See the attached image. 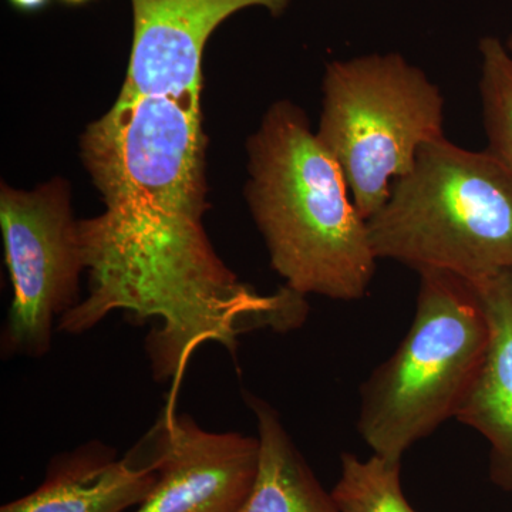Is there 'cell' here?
I'll use <instances>...</instances> for the list:
<instances>
[{
  "mask_svg": "<svg viewBox=\"0 0 512 512\" xmlns=\"http://www.w3.org/2000/svg\"><path fill=\"white\" fill-rule=\"evenodd\" d=\"M402 460L353 453L340 457V477L333 495L340 512H419L403 493Z\"/></svg>",
  "mask_w": 512,
  "mask_h": 512,
  "instance_id": "7c38bea8",
  "label": "cell"
},
{
  "mask_svg": "<svg viewBox=\"0 0 512 512\" xmlns=\"http://www.w3.org/2000/svg\"><path fill=\"white\" fill-rule=\"evenodd\" d=\"M244 397L256 420L259 461L254 484L238 512H340L274 407L255 394Z\"/></svg>",
  "mask_w": 512,
  "mask_h": 512,
  "instance_id": "8fae6325",
  "label": "cell"
},
{
  "mask_svg": "<svg viewBox=\"0 0 512 512\" xmlns=\"http://www.w3.org/2000/svg\"><path fill=\"white\" fill-rule=\"evenodd\" d=\"M367 228L377 259L477 284L512 269V173L487 150L437 138Z\"/></svg>",
  "mask_w": 512,
  "mask_h": 512,
  "instance_id": "3957f363",
  "label": "cell"
},
{
  "mask_svg": "<svg viewBox=\"0 0 512 512\" xmlns=\"http://www.w3.org/2000/svg\"><path fill=\"white\" fill-rule=\"evenodd\" d=\"M201 93L119 96L84 133V164L104 200L79 221L89 293L57 323L89 332L116 311L157 328L147 336L153 375L178 390L192 356L207 343L237 355L252 330L301 328L305 296L282 286L262 295L239 281L205 232Z\"/></svg>",
  "mask_w": 512,
  "mask_h": 512,
  "instance_id": "6da1fadb",
  "label": "cell"
},
{
  "mask_svg": "<svg viewBox=\"0 0 512 512\" xmlns=\"http://www.w3.org/2000/svg\"><path fill=\"white\" fill-rule=\"evenodd\" d=\"M478 52L487 151L512 173V57L503 40L495 36L483 37Z\"/></svg>",
  "mask_w": 512,
  "mask_h": 512,
  "instance_id": "4fadbf2b",
  "label": "cell"
},
{
  "mask_svg": "<svg viewBox=\"0 0 512 512\" xmlns=\"http://www.w3.org/2000/svg\"><path fill=\"white\" fill-rule=\"evenodd\" d=\"M144 440L158 477L134 512H238L244 504L258 470V437L202 429L167 400Z\"/></svg>",
  "mask_w": 512,
  "mask_h": 512,
  "instance_id": "52a82bcc",
  "label": "cell"
},
{
  "mask_svg": "<svg viewBox=\"0 0 512 512\" xmlns=\"http://www.w3.org/2000/svg\"><path fill=\"white\" fill-rule=\"evenodd\" d=\"M505 47H507L508 53L512 57V32L508 35L507 40H505Z\"/></svg>",
  "mask_w": 512,
  "mask_h": 512,
  "instance_id": "2e32d148",
  "label": "cell"
},
{
  "mask_svg": "<svg viewBox=\"0 0 512 512\" xmlns=\"http://www.w3.org/2000/svg\"><path fill=\"white\" fill-rule=\"evenodd\" d=\"M416 313L389 359L360 387L357 430L373 454L402 460L466 399L483 365L490 323L476 286L421 271Z\"/></svg>",
  "mask_w": 512,
  "mask_h": 512,
  "instance_id": "277c9868",
  "label": "cell"
},
{
  "mask_svg": "<svg viewBox=\"0 0 512 512\" xmlns=\"http://www.w3.org/2000/svg\"><path fill=\"white\" fill-rule=\"evenodd\" d=\"M63 5L70 6V8H80V6L89 5L94 0H59Z\"/></svg>",
  "mask_w": 512,
  "mask_h": 512,
  "instance_id": "9a60e30c",
  "label": "cell"
},
{
  "mask_svg": "<svg viewBox=\"0 0 512 512\" xmlns=\"http://www.w3.org/2000/svg\"><path fill=\"white\" fill-rule=\"evenodd\" d=\"M157 477L146 440L123 457L90 441L53 457L42 484L0 512H124L146 500Z\"/></svg>",
  "mask_w": 512,
  "mask_h": 512,
  "instance_id": "9c48e42d",
  "label": "cell"
},
{
  "mask_svg": "<svg viewBox=\"0 0 512 512\" xmlns=\"http://www.w3.org/2000/svg\"><path fill=\"white\" fill-rule=\"evenodd\" d=\"M248 151L249 207L286 288L305 298L362 299L379 259L342 168L306 114L276 101Z\"/></svg>",
  "mask_w": 512,
  "mask_h": 512,
  "instance_id": "7a4b0ae2",
  "label": "cell"
},
{
  "mask_svg": "<svg viewBox=\"0 0 512 512\" xmlns=\"http://www.w3.org/2000/svg\"><path fill=\"white\" fill-rule=\"evenodd\" d=\"M133 46L120 96L201 93L204 49L215 29L241 10L281 18L292 0H130Z\"/></svg>",
  "mask_w": 512,
  "mask_h": 512,
  "instance_id": "ba28073f",
  "label": "cell"
},
{
  "mask_svg": "<svg viewBox=\"0 0 512 512\" xmlns=\"http://www.w3.org/2000/svg\"><path fill=\"white\" fill-rule=\"evenodd\" d=\"M77 225L63 181L32 192L3 185L0 227L13 289L2 332L6 356H45L55 325L82 301L80 275L86 268Z\"/></svg>",
  "mask_w": 512,
  "mask_h": 512,
  "instance_id": "8992f818",
  "label": "cell"
},
{
  "mask_svg": "<svg viewBox=\"0 0 512 512\" xmlns=\"http://www.w3.org/2000/svg\"><path fill=\"white\" fill-rule=\"evenodd\" d=\"M322 93L316 136L369 221L389 200L393 181L412 170L420 148L444 137L443 93L397 52L333 60Z\"/></svg>",
  "mask_w": 512,
  "mask_h": 512,
  "instance_id": "5b68a950",
  "label": "cell"
},
{
  "mask_svg": "<svg viewBox=\"0 0 512 512\" xmlns=\"http://www.w3.org/2000/svg\"><path fill=\"white\" fill-rule=\"evenodd\" d=\"M473 285L487 312L490 342L456 420L490 443L491 481L512 494V269Z\"/></svg>",
  "mask_w": 512,
  "mask_h": 512,
  "instance_id": "30bf717a",
  "label": "cell"
},
{
  "mask_svg": "<svg viewBox=\"0 0 512 512\" xmlns=\"http://www.w3.org/2000/svg\"><path fill=\"white\" fill-rule=\"evenodd\" d=\"M6 2L20 13H37L45 10L52 0H6Z\"/></svg>",
  "mask_w": 512,
  "mask_h": 512,
  "instance_id": "5bb4252c",
  "label": "cell"
}]
</instances>
